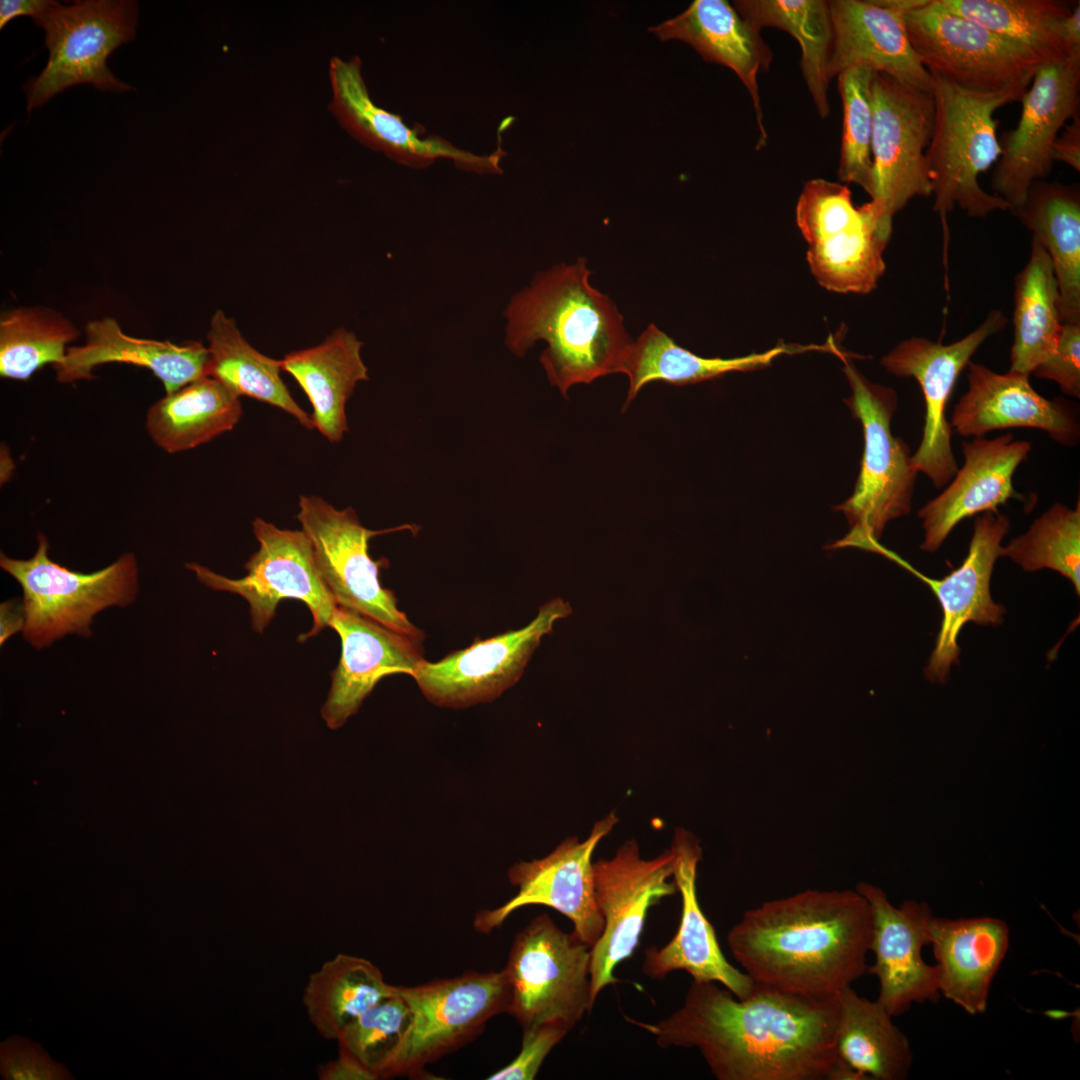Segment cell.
Here are the masks:
<instances>
[{"mask_svg":"<svg viewBox=\"0 0 1080 1080\" xmlns=\"http://www.w3.org/2000/svg\"><path fill=\"white\" fill-rule=\"evenodd\" d=\"M25 609L23 600L10 599L0 606V644L3 645L12 635L23 631Z\"/></svg>","mask_w":1080,"mask_h":1080,"instance_id":"obj_51","label":"cell"},{"mask_svg":"<svg viewBox=\"0 0 1080 1080\" xmlns=\"http://www.w3.org/2000/svg\"><path fill=\"white\" fill-rule=\"evenodd\" d=\"M394 993L371 961L339 953L309 976L302 1002L309 1021L325 1039H337L345 1026Z\"/></svg>","mask_w":1080,"mask_h":1080,"instance_id":"obj_37","label":"cell"},{"mask_svg":"<svg viewBox=\"0 0 1080 1080\" xmlns=\"http://www.w3.org/2000/svg\"><path fill=\"white\" fill-rule=\"evenodd\" d=\"M945 10L964 17L1035 55L1042 64L1066 54L1058 25L1074 5L1056 0H935Z\"/></svg>","mask_w":1080,"mask_h":1080,"instance_id":"obj_40","label":"cell"},{"mask_svg":"<svg viewBox=\"0 0 1080 1080\" xmlns=\"http://www.w3.org/2000/svg\"><path fill=\"white\" fill-rule=\"evenodd\" d=\"M522 1033L518 1055L508 1065L491 1074L488 1080L534 1079L547 1055L569 1031L556 1025H544Z\"/></svg>","mask_w":1080,"mask_h":1080,"instance_id":"obj_47","label":"cell"},{"mask_svg":"<svg viewBox=\"0 0 1080 1080\" xmlns=\"http://www.w3.org/2000/svg\"><path fill=\"white\" fill-rule=\"evenodd\" d=\"M1053 162L1061 161L1080 171V117L1076 113L1056 138L1051 151Z\"/></svg>","mask_w":1080,"mask_h":1080,"instance_id":"obj_48","label":"cell"},{"mask_svg":"<svg viewBox=\"0 0 1080 1080\" xmlns=\"http://www.w3.org/2000/svg\"><path fill=\"white\" fill-rule=\"evenodd\" d=\"M1059 302L1051 259L1033 238L1028 262L1015 279L1010 372L1030 376L1054 351L1063 324Z\"/></svg>","mask_w":1080,"mask_h":1080,"instance_id":"obj_36","label":"cell"},{"mask_svg":"<svg viewBox=\"0 0 1080 1080\" xmlns=\"http://www.w3.org/2000/svg\"><path fill=\"white\" fill-rule=\"evenodd\" d=\"M1031 374L1052 380L1064 394L1080 398V319L1062 324L1054 351Z\"/></svg>","mask_w":1080,"mask_h":1080,"instance_id":"obj_46","label":"cell"},{"mask_svg":"<svg viewBox=\"0 0 1080 1080\" xmlns=\"http://www.w3.org/2000/svg\"><path fill=\"white\" fill-rule=\"evenodd\" d=\"M873 191L870 202L892 225L914 197L932 194L926 150L935 117L933 93L874 72L871 81Z\"/></svg>","mask_w":1080,"mask_h":1080,"instance_id":"obj_13","label":"cell"},{"mask_svg":"<svg viewBox=\"0 0 1080 1080\" xmlns=\"http://www.w3.org/2000/svg\"><path fill=\"white\" fill-rule=\"evenodd\" d=\"M925 69L960 88L1020 101L1042 62L1027 49L940 7L935 0L901 14Z\"/></svg>","mask_w":1080,"mask_h":1080,"instance_id":"obj_10","label":"cell"},{"mask_svg":"<svg viewBox=\"0 0 1080 1080\" xmlns=\"http://www.w3.org/2000/svg\"><path fill=\"white\" fill-rule=\"evenodd\" d=\"M617 822L618 818L611 812L594 824L586 840L570 837L541 859L511 866L508 878L518 887L517 893L497 908L478 912L474 928L480 933H490L517 909L544 905L567 917L573 924V933L592 947L604 928L595 897L592 856Z\"/></svg>","mask_w":1080,"mask_h":1080,"instance_id":"obj_18","label":"cell"},{"mask_svg":"<svg viewBox=\"0 0 1080 1080\" xmlns=\"http://www.w3.org/2000/svg\"><path fill=\"white\" fill-rule=\"evenodd\" d=\"M1080 58L1042 64L1020 100L1017 126L999 140L1001 154L991 178L994 195L1010 211L1025 200L1031 186L1049 175L1051 151L1061 128L1079 112Z\"/></svg>","mask_w":1080,"mask_h":1080,"instance_id":"obj_19","label":"cell"},{"mask_svg":"<svg viewBox=\"0 0 1080 1080\" xmlns=\"http://www.w3.org/2000/svg\"><path fill=\"white\" fill-rule=\"evenodd\" d=\"M591 274L584 258L539 272L504 313L508 348L524 356L545 342L540 362L564 397L574 385L619 373L632 342L614 301L590 284Z\"/></svg>","mask_w":1080,"mask_h":1080,"instance_id":"obj_3","label":"cell"},{"mask_svg":"<svg viewBox=\"0 0 1080 1080\" xmlns=\"http://www.w3.org/2000/svg\"><path fill=\"white\" fill-rule=\"evenodd\" d=\"M209 376L237 396H247L280 408L312 430V417L291 396L281 378V360L257 351L242 336L235 321L217 310L207 334Z\"/></svg>","mask_w":1080,"mask_h":1080,"instance_id":"obj_39","label":"cell"},{"mask_svg":"<svg viewBox=\"0 0 1080 1080\" xmlns=\"http://www.w3.org/2000/svg\"><path fill=\"white\" fill-rule=\"evenodd\" d=\"M1011 212L1033 233L1053 264L1062 323L1080 319V193L1078 185L1035 182Z\"/></svg>","mask_w":1080,"mask_h":1080,"instance_id":"obj_34","label":"cell"},{"mask_svg":"<svg viewBox=\"0 0 1080 1080\" xmlns=\"http://www.w3.org/2000/svg\"><path fill=\"white\" fill-rule=\"evenodd\" d=\"M811 350L832 352V345L827 343L801 346L779 343L762 353L735 358H706L679 346L656 325L649 324L636 340H632L620 367L619 373L625 374L629 380L624 408L628 407L645 385L652 382L695 384L719 378L729 372L765 368L780 355Z\"/></svg>","mask_w":1080,"mask_h":1080,"instance_id":"obj_33","label":"cell"},{"mask_svg":"<svg viewBox=\"0 0 1080 1080\" xmlns=\"http://www.w3.org/2000/svg\"><path fill=\"white\" fill-rule=\"evenodd\" d=\"M662 41L678 39L691 45L705 61L732 69L747 89L759 129L757 149L768 135L763 122L757 76L773 59L761 31L725 0H695L681 14L649 28Z\"/></svg>","mask_w":1080,"mask_h":1080,"instance_id":"obj_28","label":"cell"},{"mask_svg":"<svg viewBox=\"0 0 1080 1080\" xmlns=\"http://www.w3.org/2000/svg\"><path fill=\"white\" fill-rule=\"evenodd\" d=\"M591 947L548 914L514 938L504 968L510 986L507 1013L522 1031L556 1025L571 1031L591 1011Z\"/></svg>","mask_w":1080,"mask_h":1080,"instance_id":"obj_8","label":"cell"},{"mask_svg":"<svg viewBox=\"0 0 1080 1080\" xmlns=\"http://www.w3.org/2000/svg\"><path fill=\"white\" fill-rule=\"evenodd\" d=\"M252 526L259 548L245 563L244 577L227 578L195 562L186 567L207 587L243 597L250 607L252 628L258 633L264 631L285 599L302 601L311 612L312 628L299 641L330 627L338 605L321 576L304 531L281 529L261 518H256Z\"/></svg>","mask_w":1080,"mask_h":1080,"instance_id":"obj_14","label":"cell"},{"mask_svg":"<svg viewBox=\"0 0 1080 1080\" xmlns=\"http://www.w3.org/2000/svg\"><path fill=\"white\" fill-rule=\"evenodd\" d=\"M320 1080H376L378 1077L354 1059L340 1054L336 1060L320 1065L317 1069Z\"/></svg>","mask_w":1080,"mask_h":1080,"instance_id":"obj_49","label":"cell"},{"mask_svg":"<svg viewBox=\"0 0 1080 1080\" xmlns=\"http://www.w3.org/2000/svg\"><path fill=\"white\" fill-rule=\"evenodd\" d=\"M29 559L0 555L1 568L22 587L25 639L43 648L67 634L90 636L93 617L110 606L130 604L138 591V567L132 553L93 573H79L52 561L43 534Z\"/></svg>","mask_w":1080,"mask_h":1080,"instance_id":"obj_7","label":"cell"},{"mask_svg":"<svg viewBox=\"0 0 1080 1080\" xmlns=\"http://www.w3.org/2000/svg\"><path fill=\"white\" fill-rule=\"evenodd\" d=\"M869 902L856 890H806L746 911L727 935L754 983L834 998L867 973Z\"/></svg>","mask_w":1080,"mask_h":1080,"instance_id":"obj_2","label":"cell"},{"mask_svg":"<svg viewBox=\"0 0 1080 1080\" xmlns=\"http://www.w3.org/2000/svg\"><path fill=\"white\" fill-rule=\"evenodd\" d=\"M733 6L760 31L773 27L797 40L802 77L818 115L826 119L830 114L828 64L833 43L829 1L739 0Z\"/></svg>","mask_w":1080,"mask_h":1080,"instance_id":"obj_38","label":"cell"},{"mask_svg":"<svg viewBox=\"0 0 1080 1080\" xmlns=\"http://www.w3.org/2000/svg\"><path fill=\"white\" fill-rule=\"evenodd\" d=\"M843 372L851 388L845 399L862 425L864 451L852 495L835 507L842 511L850 532L837 546H856L879 552L886 524L910 513L918 472L909 446L891 432L897 408L893 389L870 382L846 357Z\"/></svg>","mask_w":1080,"mask_h":1080,"instance_id":"obj_5","label":"cell"},{"mask_svg":"<svg viewBox=\"0 0 1080 1080\" xmlns=\"http://www.w3.org/2000/svg\"><path fill=\"white\" fill-rule=\"evenodd\" d=\"M85 335L83 345L68 347L64 359L53 366L58 382L90 380L96 367L113 362L149 369L166 393L209 376V350L199 341L173 343L129 336L110 317L89 321Z\"/></svg>","mask_w":1080,"mask_h":1080,"instance_id":"obj_29","label":"cell"},{"mask_svg":"<svg viewBox=\"0 0 1080 1080\" xmlns=\"http://www.w3.org/2000/svg\"><path fill=\"white\" fill-rule=\"evenodd\" d=\"M80 336L70 319L47 307H16L0 315V376L26 381L47 364L60 363Z\"/></svg>","mask_w":1080,"mask_h":1080,"instance_id":"obj_41","label":"cell"},{"mask_svg":"<svg viewBox=\"0 0 1080 1080\" xmlns=\"http://www.w3.org/2000/svg\"><path fill=\"white\" fill-rule=\"evenodd\" d=\"M967 368L968 389L955 405L950 423L958 434L977 438L992 430L1023 427L1044 431L1064 446L1078 444L1079 416L1071 402L1041 396L1028 375L1000 374L971 361Z\"/></svg>","mask_w":1080,"mask_h":1080,"instance_id":"obj_23","label":"cell"},{"mask_svg":"<svg viewBox=\"0 0 1080 1080\" xmlns=\"http://www.w3.org/2000/svg\"><path fill=\"white\" fill-rule=\"evenodd\" d=\"M1058 34L1066 57L1080 58V2L1058 25Z\"/></svg>","mask_w":1080,"mask_h":1080,"instance_id":"obj_52","label":"cell"},{"mask_svg":"<svg viewBox=\"0 0 1080 1080\" xmlns=\"http://www.w3.org/2000/svg\"><path fill=\"white\" fill-rule=\"evenodd\" d=\"M874 71L864 66L848 68L838 74L843 123L838 178L873 191L871 142L873 116L871 81Z\"/></svg>","mask_w":1080,"mask_h":1080,"instance_id":"obj_43","label":"cell"},{"mask_svg":"<svg viewBox=\"0 0 1080 1080\" xmlns=\"http://www.w3.org/2000/svg\"><path fill=\"white\" fill-rule=\"evenodd\" d=\"M868 902L872 912L870 951L875 960L867 973L877 977L876 999L892 1016L907 1012L915 1003L938 1002L939 973L922 957L929 945V922L932 910L925 902L905 900L893 906L886 893L869 883L855 889Z\"/></svg>","mask_w":1080,"mask_h":1080,"instance_id":"obj_21","label":"cell"},{"mask_svg":"<svg viewBox=\"0 0 1080 1080\" xmlns=\"http://www.w3.org/2000/svg\"><path fill=\"white\" fill-rule=\"evenodd\" d=\"M410 1021L409 1009L394 993L343 1028L337 1037L339 1053L349 1056L382 1079Z\"/></svg>","mask_w":1080,"mask_h":1080,"instance_id":"obj_44","label":"cell"},{"mask_svg":"<svg viewBox=\"0 0 1080 1080\" xmlns=\"http://www.w3.org/2000/svg\"><path fill=\"white\" fill-rule=\"evenodd\" d=\"M54 2L52 0H1L0 29L20 16H30L34 20Z\"/></svg>","mask_w":1080,"mask_h":1080,"instance_id":"obj_50","label":"cell"},{"mask_svg":"<svg viewBox=\"0 0 1080 1080\" xmlns=\"http://www.w3.org/2000/svg\"><path fill=\"white\" fill-rule=\"evenodd\" d=\"M673 878L681 894L682 910L674 937L664 946L648 947L644 952L642 970L655 980L671 972L683 970L694 981H714L745 999L755 983L743 971L731 965L718 944L715 930L703 913L696 890L698 863L702 849L695 836L679 828L672 842Z\"/></svg>","mask_w":1080,"mask_h":1080,"instance_id":"obj_25","label":"cell"},{"mask_svg":"<svg viewBox=\"0 0 1080 1080\" xmlns=\"http://www.w3.org/2000/svg\"><path fill=\"white\" fill-rule=\"evenodd\" d=\"M932 77L935 117L926 159L933 211L944 216L957 207L970 217L982 218L996 210H1010L1006 201L981 188L979 176L1001 154L994 113L1017 100L1008 94L969 91Z\"/></svg>","mask_w":1080,"mask_h":1080,"instance_id":"obj_4","label":"cell"},{"mask_svg":"<svg viewBox=\"0 0 1080 1080\" xmlns=\"http://www.w3.org/2000/svg\"><path fill=\"white\" fill-rule=\"evenodd\" d=\"M0 1067L4 1079H73L67 1068L55 1062L38 1043L21 1036L9 1037L1 1043Z\"/></svg>","mask_w":1080,"mask_h":1080,"instance_id":"obj_45","label":"cell"},{"mask_svg":"<svg viewBox=\"0 0 1080 1080\" xmlns=\"http://www.w3.org/2000/svg\"><path fill=\"white\" fill-rule=\"evenodd\" d=\"M837 996L818 999L756 984L738 999L694 981L683 1005L636 1023L662 1048H697L719 1080H838Z\"/></svg>","mask_w":1080,"mask_h":1080,"instance_id":"obj_1","label":"cell"},{"mask_svg":"<svg viewBox=\"0 0 1080 1080\" xmlns=\"http://www.w3.org/2000/svg\"><path fill=\"white\" fill-rule=\"evenodd\" d=\"M241 416L240 397L217 379L204 376L152 404L146 430L156 446L173 454L232 430Z\"/></svg>","mask_w":1080,"mask_h":1080,"instance_id":"obj_35","label":"cell"},{"mask_svg":"<svg viewBox=\"0 0 1080 1080\" xmlns=\"http://www.w3.org/2000/svg\"><path fill=\"white\" fill-rule=\"evenodd\" d=\"M1009 940V927L998 918L932 916L929 944L936 959L940 995L970 1015L984 1013Z\"/></svg>","mask_w":1080,"mask_h":1080,"instance_id":"obj_30","label":"cell"},{"mask_svg":"<svg viewBox=\"0 0 1080 1080\" xmlns=\"http://www.w3.org/2000/svg\"><path fill=\"white\" fill-rule=\"evenodd\" d=\"M674 856L671 849L652 859H643L638 844L627 841L608 859L593 863L594 889L604 928L591 947L590 979L592 997L597 999L607 986L615 984V968L631 957L639 945L650 907L674 895Z\"/></svg>","mask_w":1080,"mask_h":1080,"instance_id":"obj_15","label":"cell"},{"mask_svg":"<svg viewBox=\"0 0 1080 1080\" xmlns=\"http://www.w3.org/2000/svg\"><path fill=\"white\" fill-rule=\"evenodd\" d=\"M1009 529V518L998 510L982 513L974 521L962 564L940 580L922 577L942 609L941 627L924 668V675L931 683L947 681L951 666L958 662V636L966 623L997 626L1004 621L1005 607L993 601L990 580Z\"/></svg>","mask_w":1080,"mask_h":1080,"instance_id":"obj_22","label":"cell"},{"mask_svg":"<svg viewBox=\"0 0 1080 1080\" xmlns=\"http://www.w3.org/2000/svg\"><path fill=\"white\" fill-rule=\"evenodd\" d=\"M1031 448L1029 441L1015 440L1011 433L962 442V467L946 488L918 511L924 530L921 549L934 553L963 519L997 511L1010 499H1021L1014 489L1013 475Z\"/></svg>","mask_w":1080,"mask_h":1080,"instance_id":"obj_26","label":"cell"},{"mask_svg":"<svg viewBox=\"0 0 1080 1080\" xmlns=\"http://www.w3.org/2000/svg\"><path fill=\"white\" fill-rule=\"evenodd\" d=\"M405 1001L410 1021L383 1073L424 1076V1067L472 1041L487 1022L507 1013L510 986L501 971H468L416 986H394Z\"/></svg>","mask_w":1080,"mask_h":1080,"instance_id":"obj_11","label":"cell"},{"mask_svg":"<svg viewBox=\"0 0 1080 1080\" xmlns=\"http://www.w3.org/2000/svg\"><path fill=\"white\" fill-rule=\"evenodd\" d=\"M836 1052L838 1080H903L913 1053L907 1036L877 1001L852 987L837 995Z\"/></svg>","mask_w":1080,"mask_h":1080,"instance_id":"obj_31","label":"cell"},{"mask_svg":"<svg viewBox=\"0 0 1080 1080\" xmlns=\"http://www.w3.org/2000/svg\"><path fill=\"white\" fill-rule=\"evenodd\" d=\"M331 87L329 110L353 138L368 148L382 152L393 161L411 168H425L439 159L476 173H502L505 155L498 147L487 155H477L438 136L422 137L400 115L378 106L370 96L358 56L329 61Z\"/></svg>","mask_w":1080,"mask_h":1080,"instance_id":"obj_20","label":"cell"},{"mask_svg":"<svg viewBox=\"0 0 1080 1080\" xmlns=\"http://www.w3.org/2000/svg\"><path fill=\"white\" fill-rule=\"evenodd\" d=\"M363 343L353 332L339 328L322 343L292 351L281 359L307 395L314 428L330 442H339L348 431L346 402L358 382L368 379L361 357Z\"/></svg>","mask_w":1080,"mask_h":1080,"instance_id":"obj_32","label":"cell"},{"mask_svg":"<svg viewBox=\"0 0 1080 1080\" xmlns=\"http://www.w3.org/2000/svg\"><path fill=\"white\" fill-rule=\"evenodd\" d=\"M1008 320L999 309L961 339L944 345L925 337H911L882 357V366L899 377H912L921 387L925 402L923 434L912 464L935 488L945 487L958 470L952 450V428L946 408L961 372L978 348L1001 331Z\"/></svg>","mask_w":1080,"mask_h":1080,"instance_id":"obj_17","label":"cell"},{"mask_svg":"<svg viewBox=\"0 0 1080 1080\" xmlns=\"http://www.w3.org/2000/svg\"><path fill=\"white\" fill-rule=\"evenodd\" d=\"M297 519L307 535L321 576L338 607L358 612L397 632L424 640L422 630L412 624L397 605L393 591L379 580L386 559L373 560L369 540L375 536L411 530L402 525L384 530L364 527L351 507L339 510L322 497L301 495Z\"/></svg>","mask_w":1080,"mask_h":1080,"instance_id":"obj_12","label":"cell"},{"mask_svg":"<svg viewBox=\"0 0 1080 1080\" xmlns=\"http://www.w3.org/2000/svg\"><path fill=\"white\" fill-rule=\"evenodd\" d=\"M572 612L555 598L539 608L525 627L487 639H475L437 662L422 660L412 677L424 696L439 707L465 708L493 701L521 678L543 636Z\"/></svg>","mask_w":1080,"mask_h":1080,"instance_id":"obj_16","label":"cell"},{"mask_svg":"<svg viewBox=\"0 0 1080 1080\" xmlns=\"http://www.w3.org/2000/svg\"><path fill=\"white\" fill-rule=\"evenodd\" d=\"M330 627L340 636L342 650L321 716L330 729H338L382 678L412 677L424 658L422 641L350 609L338 607Z\"/></svg>","mask_w":1080,"mask_h":1080,"instance_id":"obj_24","label":"cell"},{"mask_svg":"<svg viewBox=\"0 0 1080 1080\" xmlns=\"http://www.w3.org/2000/svg\"><path fill=\"white\" fill-rule=\"evenodd\" d=\"M45 32L49 58L42 72L25 84L27 111L39 108L65 89L90 84L101 92L133 88L117 79L107 60L136 36L138 4L131 0L55 1L34 19Z\"/></svg>","mask_w":1080,"mask_h":1080,"instance_id":"obj_9","label":"cell"},{"mask_svg":"<svg viewBox=\"0 0 1080 1080\" xmlns=\"http://www.w3.org/2000/svg\"><path fill=\"white\" fill-rule=\"evenodd\" d=\"M808 243L807 261L818 283L837 293L867 294L885 272L883 252L892 233L869 201L855 206L847 185L808 181L796 206Z\"/></svg>","mask_w":1080,"mask_h":1080,"instance_id":"obj_6","label":"cell"},{"mask_svg":"<svg viewBox=\"0 0 1080 1080\" xmlns=\"http://www.w3.org/2000/svg\"><path fill=\"white\" fill-rule=\"evenodd\" d=\"M1007 557L1025 571L1051 569L1069 579L1080 593V504L1074 509L1055 503L1027 532L1002 547Z\"/></svg>","mask_w":1080,"mask_h":1080,"instance_id":"obj_42","label":"cell"},{"mask_svg":"<svg viewBox=\"0 0 1080 1080\" xmlns=\"http://www.w3.org/2000/svg\"><path fill=\"white\" fill-rule=\"evenodd\" d=\"M833 27L828 76L864 66L922 90H933V77L915 53L901 14L877 0H830Z\"/></svg>","mask_w":1080,"mask_h":1080,"instance_id":"obj_27","label":"cell"}]
</instances>
